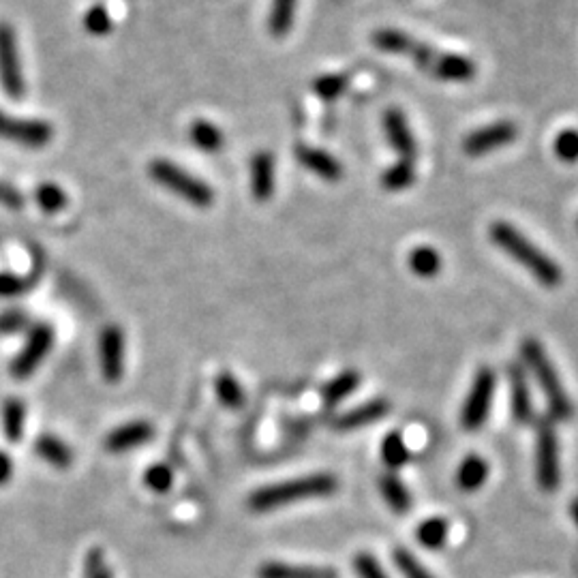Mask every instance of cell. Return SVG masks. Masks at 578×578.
<instances>
[{
	"instance_id": "cell-41",
	"label": "cell",
	"mask_w": 578,
	"mask_h": 578,
	"mask_svg": "<svg viewBox=\"0 0 578 578\" xmlns=\"http://www.w3.org/2000/svg\"><path fill=\"white\" fill-rule=\"evenodd\" d=\"M28 326V317L20 311L0 313V334H15Z\"/></svg>"
},
{
	"instance_id": "cell-25",
	"label": "cell",
	"mask_w": 578,
	"mask_h": 578,
	"mask_svg": "<svg viewBox=\"0 0 578 578\" xmlns=\"http://www.w3.org/2000/svg\"><path fill=\"white\" fill-rule=\"evenodd\" d=\"M189 138L197 148L206 152H217L225 144L223 133L215 125H210L208 120H195L189 129Z\"/></svg>"
},
{
	"instance_id": "cell-3",
	"label": "cell",
	"mask_w": 578,
	"mask_h": 578,
	"mask_svg": "<svg viewBox=\"0 0 578 578\" xmlns=\"http://www.w3.org/2000/svg\"><path fill=\"white\" fill-rule=\"evenodd\" d=\"M337 478L332 474H311L296 480H287L281 484L266 486V489L255 491L249 497V508L255 512L277 510L289 504H296L300 499L326 497L337 491Z\"/></svg>"
},
{
	"instance_id": "cell-36",
	"label": "cell",
	"mask_w": 578,
	"mask_h": 578,
	"mask_svg": "<svg viewBox=\"0 0 578 578\" xmlns=\"http://www.w3.org/2000/svg\"><path fill=\"white\" fill-rule=\"evenodd\" d=\"M84 26L90 35H99V37L108 35L112 30V18H110L108 9L101 7V5L90 7L86 13V18H84Z\"/></svg>"
},
{
	"instance_id": "cell-37",
	"label": "cell",
	"mask_w": 578,
	"mask_h": 578,
	"mask_svg": "<svg viewBox=\"0 0 578 578\" xmlns=\"http://www.w3.org/2000/svg\"><path fill=\"white\" fill-rule=\"evenodd\" d=\"M354 570L360 578H390L371 553H358L354 557Z\"/></svg>"
},
{
	"instance_id": "cell-14",
	"label": "cell",
	"mask_w": 578,
	"mask_h": 578,
	"mask_svg": "<svg viewBox=\"0 0 578 578\" xmlns=\"http://www.w3.org/2000/svg\"><path fill=\"white\" fill-rule=\"evenodd\" d=\"M508 384H510V405L512 418L519 424H529L534 420V403H531V392L527 384V375L523 364H510L508 367Z\"/></svg>"
},
{
	"instance_id": "cell-6",
	"label": "cell",
	"mask_w": 578,
	"mask_h": 578,
	"mask_svg": "<svg viewBox=\"0 0 578 578\" xmlns=\"http://www.w3.org/2000/svg\"><path fill=\"white\" fill-rule=\"evenodd\" d=\"M536 480L544 493H555L561 482L559 439L551 418L536 424Z\"/></svg>"
},
{
	"instance_id": "cell-33",
	"label": "cell",
	"mask_w": 578,
	"mask_h": 578,
	"mask_svg": "<svg viewBox=\"0 0 578 578\" xmlns=\"http://www.w3.org/2000/svg\"><path fill=\"white\" fill-rule=\"evenodd\" d=\"M35 202L45 212H58L67 206V193L60 189L54 182H43L35 189Z\"/></svg>"
},
{
	"instance_id": "cell-42",
	"label": "cell",
	"mask_w": 578,
	"mask_h": 578,
	"mask_svg": "<svg viewBox=\"0 0 578 578\" xmlns=\"http://www.w3.org/2000/svg\"><path fill=\"white\" fill-rule=\"evenodd\" d=\"M0 204L7 206V208L18 210V208L24 206V195L15 187H11V185H7V182L0 180Z\"/></svg>"
},
{
	"instance_id": "cell-44",
	"label": "cell",
	"mask_w": 578,
	"mask_h": 578,
	"mask_svg": "<svg viewBox=\"0 0 578 578\" xmlns=\"http://www.w3.org/2000/svg\"><path fill=\"white\" fill-rule=\"evenodd\" d=\"M570 514H572L574 523L578 525V499H574V501H572V506H570Z\"/></svg>"
},
{
	"instance_id": "cell-32",
	"label": "cell",
	"mask_w": 578,
	"mask_h": 578,
	"mask_svg": "<svg viewBox=\"0 0 578 578\" xmlns=\"http://www.w3.org/2000/svg\"><path fill=\"white\" fill-rule=\"evenodd\" d=\"M347 82H349L347 75L343 73H328L313 82V93L324 101H334L345 93Z\"/></svg>"
},
{
	"instance_id": "cell-43",
	"label": "cell",
	"mask_w": 578,
	"mask_h": 578,
	"mask_svg": "<svg viewBox=\"0 0 578 578\" xmlns=\"http://www.w3.org/2000/svg\"><path fill=\"white\" fill-rule=\"evenodd\" d=\"M13 474V461L7 452H0V486H3Z\"/></svg>"
},
{
	"instance_id": "cell-2",
	"label": "cell",
	"mask_w": 578,
	"mask_h": 578,
	"mask_svg": "<svg viewBox=\"0 0 578 578\" xmlns=\"http://www.w3.org/2000/svg\"><path fill=\"white\" fill-rule=\"evenodd\" d=\"M489 234L495 245L504 253H508L512 260L519 262L523 268H527L538 283H542L544 287L561 285L564 272H561L559 264L553 262L549 255L534 245V242L516 230L514 225L506 221H497L491 225Z\"/></svg>"
},
{
	"instance_id": "cell-21",
	"label": "cell",
	"mask_w": 578,
	"mask_h": 578,
	"mask_svg": "<svg viewBox=\"0 0 578 578\" xmlns=\"http://www.w3.org/2000/svg\"><path fill=\"white\" fill-rule=\"evenodd\" d=\"M35 452L41 456L43 461H48L50 465L58 469H67L73 463V454L65 441H60L52 435H43L35 441Z\"/></svg>"
},
{
	"instance_id": "cell-24",
	"label": "cell",
	"mask_w": 578,
	"mask_h": 578,
	"mask_svg": "<svg viewBox=\"0 0 578 578\" xmlns=\"http://www.w3.org/2000/svg\"><path fill=\"white\" fill-rule=\"evenodd\" d=\"M448 531H450V527L444 519H441V516H431V519L422 521L416 527V540L424 546V549L435 551L446 544Z\"/></svg>"
},
{
	"instance_id": "cell-8",
	"label": "cell",
	"mask_w": 578,
	"mask_h": 578,
	"mask_svg": "<svg viewBox=\"0 0 578 578\" xmlns=\"http://www.w3.org/2000/svg\"><path fill=\"white\" fill-rule=\"evenodd\" d=\"M0 84L11 99H22L26 93L18 41L9 24H0Z\"/></svg>"
},
{
	"instance_id": "cell-12",
	"label": "cell",
	"mask_w": 578,
	"mask_h": 578,
	"mask_svg": "<svg viewBox=\"0 0 578 578\" xmlns=\"http://www.w3.org/2000/svg\"><path fill=\"white\" fill-rule=\"evenodd\" d=\"M99 358H101V373L108 382L116 384L123 375V360H125V337L118 326H108L101 332L99 339Z\"/></svg>"
},
{
	"instance_id": "cell-11",
	"label": "cell",
	"mask_w": 578,
	"mask_h": 578,
	"mask_svg": "<svg viewBox=\"0 0 578 578\" xmlns=\"http://www.w3.org/2000/svg\"><path fill=\"white\" fill-rule=\"evenodd\" d=\"M516 135H519V127H516L512 120H499V123L486 125L474 133H469L463 140V152L469 157L489 155V152L497 148L512 144Z\"/></svg>"
},
{
	"instance_id": "cell-13",
	"label": "cell",
	"mask_w": 578,
	"mask_h": 578,
	"mask_svg": "<svg viewBox=\"0 0 578 578\" xmlns=\"http://www.w3.org/2000/svg\"><path fill=\"white\" fill-rule=\"evenodd\" d=\"M384 131L388 135V142L392 144V148L401 155V161L414 163V159L418 157V146L403 112H399L397 108L388 110L384 114Z\"/></svg>"
},
{
	"instance_id": "cell-1",
	"label": "cell",
	"mask_w": 578,
	"mask_h": 578,
	"mask_svg": "<svg viewBox=\"0 0 578 578\" xmlns=\"http://www.w3.org/2000/svg\"><path fill=\"white\" fill-rule=\"evenodd\" d=\"M373 43L384 52L412 58L418 67L429 71L437 80L471 82L476 78L474 60H469L467 56H461V54L439 52L431 48V45L403 33V30H397V28L377 30V33L373 35Z\"/></svg>"
},
{
	"instance_id": "cell-39",
	"label": "cell",
	"mask_w": 578,
	"mask_h": 578,
	"mask_svg": "<svg viewBox=\"0 0 578 578\" xmlns=\"http://www.w3.org/2000/svg\"><path fill=\"white\" fill-rule=\"evenodd\" d=\"M86 578H114L101 549H93L86 555Z\"/></svg>"
},
{
	"instance_id": "cell-20",
	"label": "cell",
	"mask_w": 578,
	"mask_h": 578,
	"mask_svg": "<svg viewBox=\"0 0 578 578\" xmlns=\"http://www.w3.org/2000/svg\"><path fill=\"white\" fill-rule=\"evenodd\" d=\"M489 463H486L480 454H469L461 461L456 469V484L465 493H474L482 489V484L489 478Z\"/></svg>"
},
{
	"instance_id": "cell-18",
	"label": "cell",
	"mask_w": 578,
	"mask_h": 578,
	"mask_svg": "<svg viewBox=\"0 0 578 578\" xmlns=\"http://www.w3.org/2000/svg\"><path fill=\"white\" fill-rule=\"evenodd\" d=\"M260 578H339V574L326 566H296L283 561H268L257 570Z\"/></svg>"
},
{
	"instance_id": "cell-16",
	"label": "cell",
	"mask_w": 578,
	"mask_h": 578,
	"mask_svg": "<svg viewBox=\"0 0 578 578\" xmlns=\"http://www.w3.org/2000/svg\"><path fill=\"white\" fill-rule=\"evenodd\" d=\"M388 414H390V403L386 399H373L341 414L337 420H334V429L337 431L362 429V427H367V424H375L382 418H386Z\"/></svg>"
},
{
	"instance_id": "cell-27",
	"label": "cell",
	"mask_w": 578,
	"mask_h": 578,
	"mask_svg": "<svg viewBox=\"0 0 578 578\" xmlns=\"http://www.w3.org/2000/svg\"><path fill=\"white\" fill-rule=\"evenodd\" d=\"M409 268L422 279H431L441 270V255L431 247H416L409 253Z\"/></svg>"
},
{
	"instance_id": "cell-9",
	"label": "cell",
	"mask_w": 578,
	"mask_h": 578,
	"mask_svg": "<svg viewBox=\"0 0 578 578\" xmlns=\"http://www.w3.org/2000/svg\"><path fill=\"white\" fill-rule=\"evenodd\" d=\"M0 138L26 148H43L54 138V129L45 120L15 118L0 112Z\"/></svg>"
},
{
	"instance_id": "cell-38",
	"label": "cell",
	"mask_w": 578,
	"mask_h": 578,
	"mask_svg": "<svg viewBox=\"0 0 578 578\" xmlns=\"http://www.w3.org/2000/svg\"><path fill=\"white\" fill-rule=\"evenodd\" d=\"M144 482H146L148 489L157 491V493H165L172 486V471H170V467H165V465H152L146 471Z\"/></svg>"
},
{
	"instance_id": "cell-35",
	"label": "cell",
	"mask_w": 578,
	"mask_h": 578,
	"mask_svg": "<svg viewBox=\"0 0 578 578\" xmlns=\"http://www.w3.org/2000/svg\"><path fill=\"white\" fill-rule=\"evenodd\" d=\"M555 155L564 163L578 161V131L566 129L555 138Z\"/></svg>"
},
{
	"instance_id": "cell-22",
	"label": "cell",
	"mask_w": 578,
	"mask_h": 578,
	"mask_svg": "<svg viewBox=\"0 0 578 578\" xmlns=\"http://www.w3.org/2000/svg\"><path fill=\"white\" fill-rule=\"evenodd\" d=\"M358 386H360V373L358 371H343L334 379H330V382L324 386V390H322L324 403L328 407L339 405L345 397L356 392Z\"/></svg>"
},
{
	"instance_id": "cell-19",
	"label": "cell",
	"mask_w": 578,
	"mask_h": 578,
	"mask_svg": "<svg viewBox=\"0 0 578 578\" xmlns=\"http://www.w3.org/2000/svg\"><path fill=\"white\" fill-rule=\"evenodd\" d=\"M152 439V427L148 422H129L125 427H118L105 439V448L110 452H127L135 446L146 444Z\"/></svg>"
},
{
	"instance_id": "cell-5",
	"label": "cell",
	"mask_w": 578,
	"mask_h": 578,
	"mask_svg": "<svg viewBox=\"0 0 578 578\" xmlns=\"http://www.w3.org/2000/svg\"><path fill=\"white\" fill-rule=\"evenodd\" d=\"M148 172L150 178L159 182L161 187L170 189L172 193H176L182 200H187L193 206H200L206 208L212 202H215V193L206 185L204 180L191 176L187 170H182V167L174 165L172 161H165V159H157L148 165Z\"/></svg>"
},
{
	"instance_id": "cell-15",
	"label": "cell",
	"mask_w": 578,
	"mask_h": 578,
	"mask_svg": "<svg viewBox=\"0 0 578 578\" xmlns=\"http://www.w3.org/2000/svg\"><path fill=\"white\" fill-rule=\"evenodd\" d=\"M294 155L302 167H307L309 172L317 174L319 178L330 180V182H337L343 178V165L332 155H328L326 150L300 144L294 148Z\"/></svg>"
},
{
	"instance_id": "cell-40",
	"label": "cell",
	"mask_w": 578,
	"mask_h": 578,
	"mask_svg": "<svg viewBox=\"0 0 578 578\" xmlns=\"http://www.w3.org/2000/svg\"><path fill=\"white\" fill-rule=\"evenodd\" d=\"M30 287V281L18 275H0V298H13L24 294Z\"/></svg>"
},
{
	"instance_id": "cell-31",
	"label": "cell",
	"mask_w": 578,
	"mask_h": 578,
	"mask_svg": "<svg viewBox=\"0 0 578 578\" xmlns=\"http://www.w3.org/2000/svg\"><path fill=\"white\" fill-rule=\"evenodd\" d=\"M215 388H217V394H219V399L225 407H232V409H238L245 405V392H242L240 384H238V379L232 375V373H221L217 377V382H215Z\"/></svg>"
},
{
	"instance_id": "cell-7",
	"label": "cell",
	"mask_w": 578,
	"mask_h": 578,
	"mask_svg": "<svg viewBox=\"0 0 578 578\" xmlns=\"http://www.w3.org/2000/svg\"><path fill=\"white\" fill-rule=\"evenodd\" d=\"M495 384L497 377L495 371L489 367H482L474 382H471V388L467 392V399L463 403V412H461V424L467 431H478L482 424L489 418L491 405H493V394H495Z\"/></svg>"
},
{
	"instance_id": "cell-17",
	"label": "cell",
	"mask_w": 578,
	"mask_h": 578,
	"mask_svg": "<svg viewBox=\"0 0 578 578\" xmlns=\"http://www.w3.org/2000/svg\"><path fill=\"white\" fill-rule=\"evenodd\" d=\"M251 191L257 202H268L275 193V159L270 152H255L251 159Z\"/></svg>"
},
{
	"instance_id": "cell-29",
	"label": "cell",
	"mask_w": 578,
	"mask_h": 578,
	"mask_svg": "<svg viewBox=\"0 0 578 578\" xmlns=\"http://www.w3.org/2000/svg\"><path fill=\"white\" fill-rule=\"evenodd\" d=\"M416 182V170L414 163L399 161L397 165L388 167L382 174V187L388 191H405Z\"/></svg>"
},
{
	"instance_id": "cell-23",
	"label": "cell",
	"mask_w": 578,
	"mask_h": 578,
	"mask_svg": "<svg viewBox=\"0 0 578 578\" xmlns=\"http://www.w3.org/2000/svg\"><path fill=\"white\" fill-rule=\"evenodd\" d=\"M379 491H382L386 504L394 512L403 514V512H409V508H412V495H409L403 480L397 478L394 474L379 478Z\"/></svg>"
},
{
	"instance_id": "cell-28",
	"label": "cell",
	"mask_w": 578,
	"mask_h": 578,
	"mask_svg": "<svg viewBox=\"0 0 578 578\" xmlns=\"http://www.w3.org/2000/svg\"><path fill=\"white\" fill-rule=\"evenodd\" d=\"M294 11L296 0H272L268 28L275 37H283L289 33V28L294 24Z\"/></svg>"
},
{
	"instance_id": "cell-10",
	"label": "cell",
	"mask_w": 578,
	"mask_h": 578,
	"mask_svg": "<svg viewBox=\"0 0 578 578\" xmlns=\"http://www.w3.org/2000/svg\"><path fill=\"white\" fill-rule=\"evenodd\" d=\"M52 343H54V328L50 324H37L30 330L24 349L18 354V358L13 360L11 375L15 379H26L28 375H33L41 360L50 354Z\"/></svg>"
},
{
	"instance_id": "cell-26",
	"label": "cell",
	"mask_w": 578,
	"mask_h": 578,
	"mask_svg": "<svg viewBox=\"0 0 578 578\" xmlns=\"http://www.w3.org/2000/svg\"><path fill=\"white\" fill-rule=\"evenodd\" d=\"M26 407L20 399H7L3 405V431L9 441H20L24 433Z\"/></svg>"
},
{
	"instance_id": "cell-30",
	"label": "cell",
	"mask_w": 578,
	"mask_h": 578,
	"mask_svg": "<svg viewBox=\"0 0 578 578\" xmlns=\"http://www.w3.org/2000/svg\"><path fill=\"white\" fill-rule=\"evenodd\" d=\"M382 461L392 467L399 469L409 461V448L405 444V439L399 431H392L384 437L382 441Z\"/></svg>"
},
{
	"instance_id": "cell-4",
	"label": "cell",
	"mask_w": 578,
	"mask_h": 578,
	"mask_svg": "<svg viewBox=\"0 0 578 578\" xmlns=\"http://www.w3.org/2000/svg\"><path fill=\"white\" fill-rule=\"evenodd\" d=\"M521 356L525 367L534 373L538 386L542 388L546 403H549L551 418L557 422H568L574 416V407L568 392L561 386L559 373L555 371L551 358L546 356L544 347L536 339H525L521 343Z\"/></svg>"
},
{
	"instance_id": "cell-34",
	"label": "cell",
	"mask_w": 578,
	"mask_h": 578,
	"mask_svg": "<svg viewBox=\"0 0 578 578\" xmlns=\"http://www.w3.org/2000/svg\"><path fill=\"white\" fill-rule=\"evenodd\" d=\"M392 559L394 566H397V570L403 574V578H435L407 549H397Z\"/></svg>"
}]
</instances>
